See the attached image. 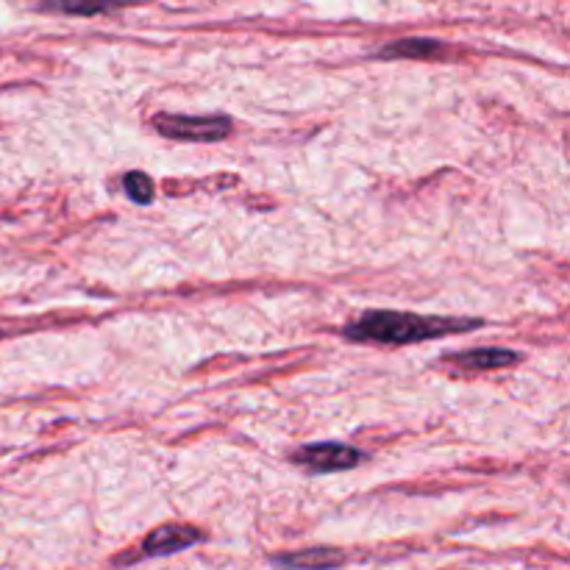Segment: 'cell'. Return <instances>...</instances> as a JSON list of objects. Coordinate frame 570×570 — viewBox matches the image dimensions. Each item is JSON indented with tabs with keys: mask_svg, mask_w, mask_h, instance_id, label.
Listing matches in <instances>:
<instances>
[{
	"mask_svg": "<svg viewBox=\"0 0 570 570\" xmlns=\"http://www.w3.org/2000/svg\"><path fill=\"white\" fill-rule=\"evenodd\" d=\"M48 3H50V0H48Z\"/></svg>",
	"mask_w": 570,
	"mask_h": 570,
	"instance_id": "10",
	"label": "cell"
},
{
	"mask_svg": "<svg viewBox=\"0 0 570 570\" xmlns=\"http://www.w3.org/2000/svg\"><path fill=\"white\" fill-rule=\"evenodd\" d=\"M484 321L473 317H429L412 315V312H390V309H371L354 323L343 328V334L354 343H373V345H412L426 343V340L451 337V334H465L482 326Z\"/></svg>",
	"mask_w": 570,
	"mask_h": 570,
	"instance_id": "1",
	"label": "cell"
},
{
	"mask_svg": "<svg viewBox=\"0 0 570 570\" xmlns=\"http://www.w3.org/2000/svg\"><path fill=\"white\" fill-rule=\"evenodd\" d=\"M365 460L360 449L354 445H343V443H315V445H304L301 451H295L293 462L295 465L306 468L312 473H340V471H351L360 462Z\"/></svg>",
	"mask_w": 570,
	"mask_h": 570,
	"instance_id": "3",
	"label": "cell"
},
{
	"mask_svg": "<svg viewBox=\"0 0 570 570\" xmlns=\"http://www.w3.org/2000/svg\"><path fill=\"white\" fill-rule=\"evenodd\" d=\"M50 6H56L65 14H78V17H92L111 11L115 6H120V0H50Z\"/></svg>",
	"mask_w": 570,
	"mask_h": 570,
	"instance_id": "8",
	"label": "cell"
},
{
	"mask_svg": "<svg viewBox=\"0 0 570 570\" xmlns=\"http://www.w3.org/2000/svg\"><path fill=\"white\" fill-rule=\"evenodd\" d=\"M154 128L167 139L178 142H220L232 134V120L223 115L215 117H184V115H156Z\"/></svg>",
	"mask_w": 570,
	"mask_h": 570,
	"instance_id": "2",
	"label": "cell"
},
{
	"mask_svg": "<svg viewBox=\"0 0 570 570\" xmlns=\"http://www.w3.org/2000/svg\"><path fill=\"white\" fill-rule=\"evenodd\" d=\"M445 53V45L440 39L410 37L390 42L379 50V59H438Z\"/></svg>",
	"mask_w": 570,
	"mask_h": 570,
	"instance_id": "7",
	"label": "cell"
},
{
	"mask_svg": "<svg viewBox=\"0 0 570 570\" xmlns=\"http://www.w3.org/2000/svg\"><path fill=\"white\" fill-rule=\"evenodd\" d=\"M343 562L345 554L340 549H304L273 557V566L282 570H334Z\"/></svg>",
	"mask_w": 570,
	"mask_h": 570,
	"instance_id": "6",
	"label": "cell"
},
{
	"mask_svg": "<svg viewBox=\"0 0 570 570\" xmlns=\"http://www.w3.org/2000/svg\"><path fill=\"white\" fill-rule=\"evenodd\" d=\"M122 189H126L128 198H131L134 204H150L156 193L154 181H150V176H145L142 170L126 173V178H122Z\"/></svg>",
	"mask_w": 570,
	"mask_h": 570,
	"instance_id": "9",
	"label": "cell"
},
{
	"mask_svg": "<svg viewBox=\"0 0 570 570\" xmlns=\"http://www.w3.org/2000/svg\"><path fill=\"white\" fill-rule=\"evenodd\" d=\"M449 362H454L462 371H501L521 362V354L510 348H471L451 354Z\"/></svg>",
	"mask_w": 570,
	"mask_h": 570,
	"instance_id": "5",
	"label": "cell"
},
{
	"mask_svg": "<svg viewBox=\"0 0 570 570\" xmlns=\"http://www.w3.org/2000/svg\"><path fill=\"white\" fill-rule=\"evenodd\" d=\"M204 534L195 527H184V523H167V527L154 529L148 538L139 546V554L142 557H167L178 554V551L189 549V546L200 543Z\"/></svg>",
	"mask_w": 570,
	"mask_h": 570,
	"instance_id": "4",
	"label": "cell"
}]
</instances>
